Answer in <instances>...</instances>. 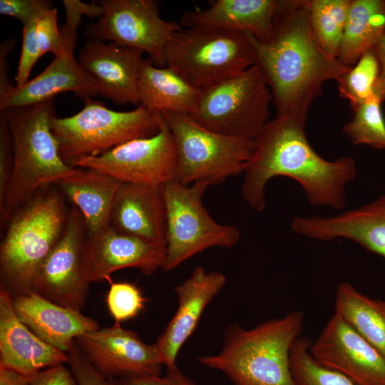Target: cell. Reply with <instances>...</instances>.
Returning <instances> with one entry per match:
<instances>
[{
    "instance_id": "cell-1",
    "label": "cell",
    "mask_w": 385,
    "mask_h": 385,
    "mask_svg": "<svg viewBox=\"0 0 385 385\" xmlns=\"http://www.w3.org/2000/svg\"><path fill=\"white\" fill-rule=\"evenodd\" d=\"M250 36L254 65L267 83L276 115L307 121L324 83L337 81L351 68L319 45L311 26L308 0H279L270 39L262 42Z\"/></svg>"
},
{
    "instance_id": "cell-2",
    "label": "cell",
    "mask_w": 385,
    "mask_h": 385,
    "mask_svg": "<svg viewBox=\"0 0 385 385\" xmlns=\"http://www.w3.org/2000/svg\"><path fill=\"white\" fill-rule=\"evenodd\" d=\"M306 122L276 115L255 139L241 185L242 197L253 210H264L265 187L277 176L297 181L312 206L345 207L346 186L356 174L355 160L348 156L333 161L321 157L307 138Z\"/></svg>"
},
{
    "instance_id": "cell-3",
    "label": "cell",
    "mask_w": 385,
    "mask_h": 385,
    "mask_svg": "<svg viewBox=\"0 0 385 385\" xmlns=\"http://www.w3.org/2000/svg\"><path fill=\"white\" fill-rule=\"evenodd\" d=\"M304 314L293 311L251 329L229 324L222 347L197 358L223 373L234 385H297L291 371L292 346L302 336Z\"/></svg>"
},
{
    "instance_id": "cell-4",
    "label": "cell",
    "mask_w": 385,
    "mask_h": 385,
    "mask_svg": "<svg viewBox=\"0 0 385 385\" xmlns=\"http://www.w3.org/2000/svg\"><path fill=\"white\" fill-rule=\"evenodd\" d=\"M13 145V167L4 198L0 202L4 229L13 212L48 185L74 175L81 168L61 159L50 126L55 115V98L4 111Z\"/></svg>"
},
{
    "instance_id": "cell-5",
    "label": "cell",
    "mask_w": 385,
    "mask_h": 385,
    "mask_svg": "<svg viewBox=\"0 0 385 385\" xmlns=\"http://www.w3.org/2000/svg\"><path fill=\"white\" fill-rule=\"evenodd\" d=\"M69 209L52 185L36 192L9 217L0 245V286L12 296L31 291L38 270L63 232Z\"/></svg>"
},
{
    "instance_id": "cell-6",
    "label": "cell",
    "mask_w": 385,
    "mask_h": 385,
    "mask_svg": "<svg viewBox=\"0 0 385 385\" xmlns=\"http://www.w3.org/2000/svg\"><path fill=\"white\" fill-rule=\"evenodd\" d=\"M83 106L73 115H53L50 120L60 156L71 167L82 158L98 156L133 140L153 136L160 128L162 114L140 106L129 111H116L92 99L83 101Z\"/></svg>"
},
{
    "instance_id": "cell-7",
    "label": "cell",
    "mask_w": 385,
    "mask_h": 385,
    "mask_svg": "<svg viewBox=\"0 0 385 385\" xmlns=\"http://www.w3.org/2000/svg\"><path fill=\"white\" fill-rule=\"evenodd\" d=\"M166 66L202 91L254 65L247 34L210 29L176 31L165 53Z\"/></svg>"
},
{
    "instance_id": "cell-8",
    "label": "cell",
    "mask_w": 385,
    "mask_h": 385,
    "mask_svg": "<svg viewBox=\"0 0 385 385\" xmlns=\"http://www.w3.org/2000/svg\"><path fill=\"white\" fill-rule=\"evenodd\" d=\"M161 114L175 145V180L186 185L207 180L212 185L243 174L255 150V140L213 131L190 115L169 112Z\"/></svg>"
},
{
    "instance_id": "cell-9",
    "label": "cell",
    "mask_w": 385,
    "mask_h": 385,
    "mask_svg": "<svg viewBox=\"0 0 385 385\" xmlns=\"http://www.w3.org/2000/svg\"><path fill=\"white\" fill-rule=\"evenodd\" d=\"M207 180L190 186L175 179L163 185L166 215V252L162 269L175 270L185 261L207 249L232 248L240 239L237 226L217 222L202 204Z\"/></svg>"
},
{
    "instance_id": "cell-10",
    "label": "cell",
    "mask_w": 385,
    "mask_h": 385,
    "mask_svg": "<svg viewBox=\"0 0 385 385\" xmlns=\"http://www.w3.org/2000/svg\"><path fill=\"white\" fill-rule=\"evenodd\" d=\"M272 93L255 65L201 91L191 117L213 131L255 140L270 120Z\"/></svg>"
},
{
    "instance_id": "cell-11",
    "label": "cell",
    "mask_w": 385,
    "mask_h": 385,
    "mask_svg": "<svg viewBox=\"0 0 385 385\" xmlns=\"http://www.w3.org/2000/svg\"><path fill=\"white\" fill-rule=\"evenodd\" d=\"M103 14L88 25L89 40L109 41L141 50L158 67L166 66L165 53L173 34L183 29L180 23L164 20L153 0H101Z\"/></svg>"
},
{
    "instance_id": "cell-12",
    "label": "cell",
    "mask_w": 385,
    "mask_h": 385,
    "mask_svg": "<svg viewBox=\"0 0 385 385\" xmlns=\"http://www.w3.org/2000/svg\"><path fill=\"white\" fill-rule=\"evenodd\" d=\"M176 165L174 140L162 115L155 135L133 140L98 156L82 158L72 167L96 170L120 183L163 185L175 179Z\"/></svg>"
},
{
    "instance_id": "cell-13",
    "label": "cell",
    "mask_w": 385,
    "mask_h": 385,
    "mask_svg": "<svg viewBox=\"0 0 385 385\" xmlns=\"http://www.w3.org/2000/svg\"><path fill=\"white\" fill-rule=\"evenodd\" d=\"M86 235L83 217L72 205L63 232L38 270L31 291L67 308H84L90 284L83 268Z\"/></svg>"
},
{
    "instance_id": "cell-14",
    "label": "cell",
    "mask_w": 385,
    "mask_h": 385,
    "mask_svg": "<svg viewBox=\"0 0 385 385\" xmlns=\"http://www.w3.org/2000/svg\"><path fill=\"white\" fill-rule=\"evenodd\" d=\"M78 25L65 22L60 27L65 51L38 75L22 85L14 84L0 93V111L31 105L73 92L83 101L100 95L96 82L81 67L74 56Z\"/></svg>"
},
{
    "instance_id": "cell-15",
    "label": "cell",
    "mask_w": 385,
    "mask_h": 385,
    "mask_svg": "<svg viewBox=\"0 0 385 385\" xmlns=\"http://www.w3.org/2000/svg\"><path fill=\"white\" fill-rule=\"evenodd\" d=\"M75 342L106 378L160 375L163 366L154 344L115 323L78 337Z\"/></svg>"
},
{
    "instance_id": "cell-16",
    "label": "cell",
    "mask_w": 385,
    "mask_h": 385,
    "mask_svg": "<svg viewBox=\"0 0 385 385\" xmlns=\"http://www.w3.org/2000/svg\"><path fill=\"white\" fill-rule=\"evenodd\" d=\"M310 352L356 385H385L384 356L336 312L312 342Z\"/></svg>"
},
{
    "instance_id": "cell-17",
    "label": "cell",
    "mask_w": 385,
    "mask_h": 385,
    "mask_svg": "<svg viewBox=\"0 0 385 385\" xmlns=\"http://www.w3.org/2000/svg\"><path fill=\"white\" fill-rule=\"evenodd\" d=\"M166 247L151 244L135 237L121 233L111 227L87 236L83 251L85 275L90 283L112 282L111 274L134 268L144 275L162 269Z\"/></svg>"
},
{
    "instance_id": "cell-18",
    "label": "cell",
    "mask_w": 385,
    "mask_h": 385,
    "mask_svg": "<svg viewBox=\"0 0 385 385\" xmlns=\"http://www.w3.org/2000/svg\"><path fill=\"white\" fill-rule=\"evenodd\" d=\"M144 52L120 46L88 40L78 55L83 71L97 83L100 95L115 103L139 106L138 78Z\"/></svg>"
},
{
    "instance_id": "cell-19",
    "label": "cell",
    "mask_w": 385,
    "mask_h": 385,
    "mask_svg": "<svg viewBox=\"0 0 385 385\" xmlns=\"http://www.w3.org/2000/svg\"><path fill=\"white\" fill-rule=\"evenodd\" d=\"M226 277L220 272L195 267L175 287L178 306L163 333L154 343L166 369L177 366V356L195 330L204 310L225 287Z\"/></svg>"
},
{
    "instance_id": "cell-20",
    "label": "cell",
    "mask_w": 385,
    "mask_h": 385,
    "mask_svg": "<svg viewBox=\"0 0 385 385\" xmlns=\"http://www.w3.org/2000/svg\"><path fill=\"white\" fill-rule=\"evenodd\" d=\"M292 230L314 240L345 238L385 257V195L332 217H295Z\"/></svg>"
},
{
    "instance_id": "cell-21",
    "label": "cell",
    "mask_w": 385,
    "mask_h": 385,
    "mask_svg": "<svg viewBox=\"0 0 385 385\" xmlns=\"http://www.w3.org/2000/svg\"><path fill=\"white\" fill-rule=\"evenodd\" d=\"M163 185L120 183L111 210L110 227L151 244L166 247Z\"/></svg>"
},
{
    "instance_id": "cell-22",
    "label": "cell",
    "mask_w": 385,
    "mask_h": 385,
    "mask_svg": "<svg viewBox=\"0 0 385 385\" xmlns=\"http://www.w3.org/2000/svg\"><path fill=\"white\" fill-rule=\"evenodd\" d=\"M68 360L67 353L43 341L19 319L12 295L0 286V366L31 376Z\"/></svg>"
},
{
    "instance_id": "cell-23",
    "label": "cell",
    "mask_w": 385,
    "mask_h": 385,
    "mask_svg": "<svg viewBox=\"0 0 385 385\" xmlns=\"http://www.w3.org/2000/svg\"><path fill=\"white\" fill-rule=\"evenodd\" d=\"M19 319L36 336L67 353L76 339L99 329L98 322L78 311L54 303L33 291L12 296Z\"/></svg>"
},
{
    "instance_id": "cell-24",
    "label": "cell",
    "mask_w": 385,
    "mask_h": 385,
    "mask_svg": "<svg viewBox=\"0 0 385 385\" xmlns=\"http://www.w3.org/2000/svg\"><path fill=\"white\" fill-rule=\"evenodd\" d=\"M279 0H210L209 6L185 12V29H210L245 33L259 41L272 36Z\"/></svg>"
},
{
    "instance_id": "cell-25",
    "label": "cell",
    "mask_w": 385,
    "mask_h": 385,
    "mask_svg": "<svg viewBox=\"0 0 385 385\" xmlns=\"http://www.w3.org/2000/svg\"><path fill=\"white\" fill-rule=\"evenodd\" d=\"M120 182L96 170L81 168L54 185L81 212L87 236L110 226L113 201Z\"/></svg>"
},
{
    "instance_id": "cell-26",
    "label": "cell",
    "mask_w": 385,
    "mask_h": 385,
    "mask_svg": "<svg viewBox=\"0 0 385 385\" xmlns=\"http://www.w3.org/2000/svg\"><path fill=\"white\" fill-rule=\"evenodd\" d=\"M138 88L140 106L154 113L190 116L201 92L169 67H158L148 57L141 66Z\"/></svg>"
},
{
    "instance_id": "cell-27",
    "label": "cell",
    "mask_w": 385,
    "mask_h": 385,
    "mask_svg": "<svg viewBox=\"0 0 385 385\" xmlns=\"http://www.w3.org/2000/svg\"><path fill=\"white\" fill-rule=\"evenodd\" d=\"M385 32V0H351L337 58L352 67Z\"/></svg>"
},
{
    "instance_id": "cell-28",
    "label": "cell",
    "mask_w": 385,
    "mask_h": 385,
    "mask_svg": "<svg viewBox=\"0 0 385 385\" xmlns=\"http://www.w3.org/2000/svg\"><path fill=\"white\" fill-rule=\"evenodd\" d=\"M334 309L385 358V300L369 298L342 282L336 290Z\"/></svg>"
},
{
    "instance_id": "cell-29",
    "label": "cell",
    "mask_w": 385,
    "mask_h": 385,
    "mask_svg": "<svg viewBox=\"0 0 385 385\" xmlns=\"http://www.w3.org/2000/svg\"><path fill=\"white\" fill-rule=\"evenodd\" d=\"M65 48L58 26V10L56 8L23 26L22 45L15 84L22 85L29 81L33 67L41 56L48 52L56 56L62 53Z\"/></svg>"
},
{
    "instance_id": "cell-30",
    "label": "cell",
    "mask_w": 385,
    "mask_h": 385,
    "mask_svg": "<svg viewBox=\"0 0 385 385\" xmlns=\"http://www.w3.org/2000/svg\"><path fill=\"white\" fill-rule=\"evenodd\" d=\"M351 0H308L312 29L321 47L332 57L337 54Z\"/></svg>"
},
{
    "instance_id": "cell-31",
    "label": "cell",
    "mask_w": 385,
    "mask_h": 385,
    "mask_svg": "<svg viewBox=\"0 0 385 385\" xmlns=\"http://www.w3.org/2000/svg\"><path fill=\"white\" fill-rule=\"evenodd\" d=\"M381 103L372 93L354 111L352 119L342 128L343 133L353 144L385 149V120Z\"/></svg>"
},
{
    "instance_id": "cell-32",
    "label": "cell",
    "mask_w": 385,
    "mask_h": 385,
    "mask_svg": "<svg viewBox=\"0 0 385 385\" xmlns=\"http://www.w3.org/2000/svg\"><path fill=\"white\" fill-rule=\"evenodd\" d=\"M312 342L300 337L292 346L290 367L297 385H356L344 374L319 363L310 352Z\"/></svg>"
},
{
    "instance_id": "cell-33",
    "label": "cell",
    "mask_w": 385,
    "mask_h": 385,
    "mask_svg": "<svg viewBox=\"0 0 385 385\" xmlns=\"http://www.w3.org/2000/svg\"><path fill=\"white\" fill-rule=\"evenodd\" d=\"M379 69V60L374 50L370 49L337 81L340 96L349 101L353 111L373 93Z\"/></svg>"
},
{
    "instance_id": "cell-34",
    "label": "cell",
    "mask_w": 385,
    "mask_h": 385,
    "mask_svg": "<svg viewBox=\"0 0 385 385\" xmlns=\"http://www.w3.org/2000/svg\"><path fill=\"white\" fill-rule=\"evenodd\" d=\"M147 299L141 290L130 282H110L106 296L108 309L115 323L135 317L144 308Z\"/></svg>"
},
{
    "instance_id": "cell-35",
    "label": "cell",
    "mask_w": 385,
    "mask_h": 385,
    "mask_svg": "<svg viewBox=\"0 0 385 385\" xmlns=\"http://www.w3.org/2000/svg\"><path fill=\"white\" fill-rule=\"evenodd\" d=\"M67 354V364L77 385H114L111 379L104 377L91 364L75 342Z\"/></svg>"
},
{
    "instance_id": "cell-36",
    "label": "cell",
    "mask_w": 385,
    "mask_h": 385,
    "mask_svg": "<svg viewBox=\"0 0 385 385\" xmlns=\"http://www.w3.org/2000/svg\"><path fill=\"white\" fill-rule=\"evenodd\" d=\"M53 8L48 0H0V14L18 19L23 26Z\"/></svg>"
},
{
    "instance_id": "cell-37",
    "label": "cell",
    "mask_w": 385,
    "mask_h": 385,
    "mask_svg": "<svg viewBox=\"0 0 385 385\" xmlns=\"http://www.w3.org/2000/svg\"><path fill=\"white\" fill-rule=\"evenodd\" d=\"M13 167V145L6 115L0 111V202L4 198Z\"/></svg>"
},
{
    "instance_id": "cell-38",
    "label": "cell",
    "mask_w": 385,
    "mask_h": 385,
    "mask_svg": "<svg viewBox=\"0 0 385 385\" xmlns=\"http://www.w3.org/2000/svg\"><path fill=\"white\" fill-rule=\"evenodd\" d=\"M114 385H197L178 367L166 369L164 376L149 375L111 379Z\"/></svg>"
},
{
    "instance_id": "cell-39",
    "label": "cell",
    "mask_w": 385,
    "mask_h": 385,
    "mask_svg": "<svg viewBox=\"0 0 385 385\" xmlns=\"http://www.w3.org/2000/svg\"><path fill=\"white\" fill-rule=\"evenodd\" d=\"M31 385H77V383L71 369L65 364H60L32 375Z\"/></svg>"
},
{
    "instance_id": "cell-40",
    "label": "cell",
    "mask_w": 385,
    "mask_h": 385,
    "mask_svg": "<svg viewBox=\"0 0 385 385\" xmlns=\"http://www.w3.org/2000/svg\"><path fill=\"white\" fill-rule=\"evenodd\" d=\"M379 62V73L374 86L373 93L381 101H385V32L373 48Z\"/></svg>"
},
{
    "instance_id": "cell-41",
    "label": "cell",
    "mask_w": 385,
    "mask_h": 385,
    "mask_svg": "<svg viewBox=\"0 0 385 385\" xmlns=\"http://www.w3.org/2000/svg\"><path fill=\"white\" fill-rule=\"evenodd\" d=\"M15 44L13 39L2 42L0 46V93L14 85L9 76V63L7 56L10 53Z\"/></svg>"
},
{
    "instance_id": "cell-42",
    "label": "cell",
    "mask_w": 385,
    "mask_h": 385,
    "mask_svg": "<svg viewBox=\"0 0 385 385\" xmlns=\"http://www.w3.org/2000/svg\"><path fill=\"white\" fill-rule=\"evenodd\" d=\"M31 377L0 366V385H31Z\"/></svg>"
}]
</instances>
